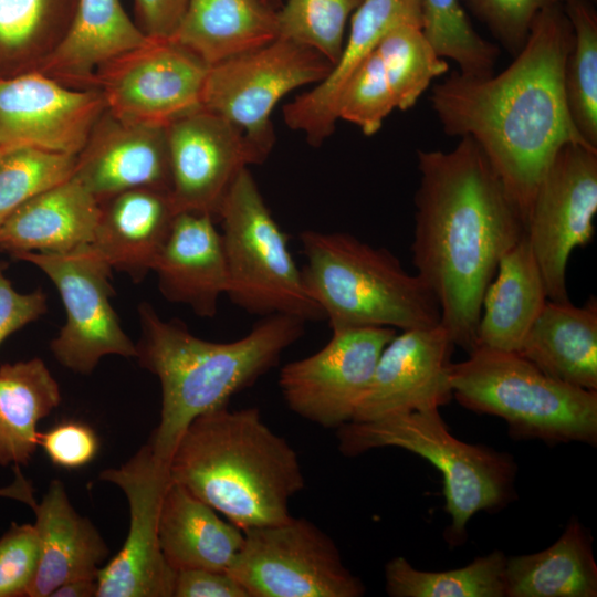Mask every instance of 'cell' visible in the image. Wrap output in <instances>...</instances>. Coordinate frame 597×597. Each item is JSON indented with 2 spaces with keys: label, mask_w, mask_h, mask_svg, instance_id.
Segmentation results:
<instances>
[{
  "label": "cell",
  "mask_w": 597,
  "mask_h": 597,
  "mask_svg": "<svg viewBox=\"0 0 597 597\" xmlns=\"http://www.w3.org/2000/svg\"><path fill=\"white\" fill-rule=\"evenodd\" d=\"M262 1L266 2L268 0H262Z\"/></svg>",
  "instance_id": "obj_49"
},
{
  "label": "cell",
  "mask_w": 597,
  "mask_h": 597,
  "mask_svg": "<svg viewBox=\"0 0 597 597\" xmlns=\"http://www.w3.org/2000/svg\"><path fill=\"white\" fill-rule=\"evenodd\" d=\"M276 38V12L262 0H188L170 39L211 66Z\"/></svg>",
  "instance_id": "obj_29"
},
{
  "label": "cell",
  "mask_w": 597,
  "mask_h": 597,
  "mask_svg": "<svg viewBox=\"0 0 597 597\" xmlns=\"http://www.w3.org/2000/svg\"><path fill=\"white\" fill-rule=\"evenodd\" d=\"M121 0H77L70 29L39 72L75 88H94L108 62L147 42Z\"/></svg>",
  "instance_id": "obj_25"
},
{
  "label": "cell",
  "mask_w": 597,
  "mask_h": 597,
  "mask_svg": "<svg viewBox=\"0 0 597 597\" xmlns=\"http://www.w3.org/2000/svg\"><path fill=\"white\" fill-rule=\"evenodd\" d=\"M421 22V0H364L350 18V29L329 73L307 93L283 107L285 124L320 146L335 129L339 94L354 71L392 27Z\"/></svg>",
  "instance_id": "obj_20"
},
{
  "label": "cell",
  "mask_w": 597,
  "mask_h": 597,
  "mask_svg": "<svg viewBox=\"0 0 597 597\" xmlns=\"http://www.w3.org/2000/svg\"><path fill=\"white\" fill-rule=\"evenodd\" d=\"M100 205V221L91 245L112 269L140 282L153 271L177 214L170 193L137 188Z\"/></svg>",
  "instance_id": "obj_23"
},
{
  "label": "cell",
  "mask_w": 597,
  "mask_h": 597,
  "mask_svg": "<svg viewBox=\"0 0 597 597\" xmlns=\"http://www.w3.org/2000/svg\"><path fill=\"white\" fill-rule=\"evenodd\" d=\"M421 22L436 52L454 61L461 74L486 76L494 73L500 51L476 33L460 0H421Z\"/></svg>",
  "instance_id": "obj_36"
},
{
  "label": "cell",
  "mask_w": 597,
  "mask_h": 597,
  "mask_svg": "<svg viewBox=\"0 0 597 597\" xmlns=\"http://www.w3.org/2000/svg\"><path fill=\"white\" fill-rule=\"evenodd\" d=\"M452 363L453 397L502 418L511 436L547 443L597 442V391L556 380L516 352L476 346Z\"/></svg>",
  "instance_id": "obj_6"
},
{
  "label": "cell",
  "mask_w": 597,
  "mask_h": 597,
  "mask_svg": "<svg viewBox=\"0 0 597 597\" xmlns=\"http://www.w3.org/2000/svg\"><path fill=\"white\" fill-rule=\"evenodd\" d=\"M170 479L245 532L287 521L305 485L296 451L251 407L193 419L169 464Z\"/></svg>",
  "instance_id": "obj_4"
},
{
  "label": "cell",
  "mask_w": 597,
  "mask_h": 597,
  "mask_svg": "<svg viewBox=\"0 0 597 597\" xmlns=\"http://www.w3.org/2000/svg\"><path fill=\"white\" fill-rule=\"evenodd\" d=\"M228 570L250 597H360L363 582L334 541L311 521L291 516L248 530Z\"/></svg>",
  "instance_id": "obj_10"
},
{
  "label": "cell",
  "mask_w": 597,
  "mask_h": 597,
  "mask_svg": "<svg viewBox=\"0 0 597 597\" xmlns=\"http://www.w3.org/2000/svg\"><path fill=\"white\" fill-rule=\"evenodd\" d=\"M13 480L0 486V499H9L21 502L31 509L36 504L34 488L29 479L24 476L20 467H13Z\"/></svg>",
  "instance_id": "obj_46"
},
{
  "label": "cell",
  "mask_w": 597,
  "mask_h": 597,
  "mask_svg": "<svg viewBox=\"0 0 597 597\" xmlns=\"http://www.w3.org/2000/svg\"><path fill=\"white\" fill-rule=\"evenodd\" d=\"M172 597H250L229 573L203 568L176 572Z\"/></svg>",
  "instance_id": "obj_44"
},
{
  "label": "cell",
  "mask_w": 597,
  "mask_h": 597,
  "mask_svg": "<svg viewBox=\"0 0 597 597\" xmlns=\"http://www.w3.org/2000/svg\"><path fill=\"white\" fill-rule=\"evenodd\" d=\"M125 494L129 509L127 537L119 552L102 566L96 597H172L176 570L159 544V516L171 481L168 464L145 443L126 462L101 472Z\"/></svg>",
  "instance_id": "obj_13"
},
{
  "label": "cell",
  "mask_w": 597,
  "mask_h": 597,
  "mask_svg": "<svg viewBox=\"0 0 597 597\" xmlns=\"http://www.w3.org/2000/svg\"><path fill=\"white\" fill-rule=\"evenodd\" d=\"M72 178L100 203L137 188L170 193L166 126L124 121L105 111L76 155Z\"/></svg>",
  "instance_id": "obj_19"
},
{
  "label": "cell",
  "mask_w": 597,
  "mask_h": 597,
  "mask_svg": "<svg viewBox=\"0 0 597 597\" xmlns=\"http://www.w3.org/2000/svg\"><path fill=\"white\" fill-rule=\"evenodd\" d=\"M170 198L178 212L218 218L222 200L238 174L263 163L241 129L200 107L166 126Z\"/></svg>",
  "instance_id": "obj_16"
},
{
  "label": "cell",
  "mask_w": 597,
  "mask_h": 597,
  "mask_svg": "<svg viewBox=\"0 0 597 597\" xmlns=\"http://www.w3.org/2000/svg\"><path fill=\"white\" fill-rule=\"evenodd\" d=\"M454 347L442 324L396 334L383 349L352 421L447 405L453 398L450 371Z\"/></svg>",
  "instance_id": "obj_18"
},
{
  "label": "cell",
  "mask_w": 597,
  "mask_h": 597,
  "mask_svg": "<svg viewBox=\"0 0 597 597\" xmlns=\"http://www.w3.org/2000/svg\"><path fill=\"white\" fill-rule=\"evenodd\" d=\"M100 216L96 198L71 178L8 216L0 224V249L14 256L69 252L93 242Z\"/></svg>",
  "instance_id": "obj_24"
},
{
  "label": "cell",
  "mask_w": 597,
  "mask_h": 597,
  "mask_svg": "<svg viewBox=\"0 0 597 597\" xmlns=\"http://www.w3.org/2000/svg\"><path fill=\"white\" fill-rule=\"evenodd\" d=\"M375 50L400 111L412 107L432 81L449 71V63L436 52L420 23L392 27Z\"/></svg>",
  "instance_id": "obj_35"
},
{
  "label": "cell",
  "mask_w": 597,
  "mask_h": 597,
  "mask_svg": "<svg viewBox=\"0 0 597 597\" xmlns=\"http://www.w3.org/2000/svg\"><path fill=\"white\" fill-rule=\"evenodd\" d=\"M339 451L356 457L367 451L397 447L428 460L442 474L447 530L452 545L461 544L471 517L505 504L515 476L513 459L484 446L457 439L439 409L392 415L371 421H349L337 428Z\"/></svg>",
  "instance_id": "obj_7"
},
{
  "label": "cell",
  "mask_w": 597,
  "mask_h": 597,
  "mask_svg": "<svg viewBox=\"0 0 597 597\" xmlns=\"http://www.w3.org/2000/svg\"><path fill=\"white\" fill-rule=\"evenodd\" d=\"M417 157L412 264L434 294L453 343L470 353L484 292L501 258L523 238L524 221L472 138Z\"/></svg>",
  "instance_id": "obj_2"
},
{
  "label": "cell",
  "mask_w": 597,
  "mask_h": 597,
  "mask_svg": "<svg viewBox=\"0 0 597 597\" xmlns=\"http://www.w3.org/2000/svg\"><path fill=\"white\" fill-rule=\"evenodd\" d=\"M331 69L315 50L276 38L209 66L202 107L241 129L264 161L274 145L271 114L276 104L291 91L321 82Z\"/></svg>",
  "instance_id": "obj_9"
},
{
  "label": "cell",
  "mask_w": 597,
  "mask_h": 597,
  "mask_svg": "<svg viewBox=\"0 0 597 597\" xmlns=\"http://www.w3.org/2000/svg\"><path fill=\"white\" fill-rule=\"evenodd\" d=\"M596 213L597 148L567 144L540 181L524 223L548 300L569 301L568 260L591 241Z\"/></svg>",
  "instance_id": "obj_12"
},
{
  "label": "cell",
  "mask_w": 597,
  "mask_h": 597,
  "mask_svg": "<svg viewBox=\"0 0 597 597\" xmlns=\"http://www.w3.org/2000/svg\"><path fill=\"white\" fill-rule=\"evenodd\" d=\"M61 402L41 358L0 366V465H27L39 447L38 423Z\"/></svg>",
  "instance_id": "obj_31"
},
{
  "label": "cell",
  "mask_w": 597,
  "mask_h": 597,
  "mask_svg": "<svg viewBox=\"0 0 597 597\" xmlns=\"http://www.w3.org/2000/svg\"><path fill=\"white\" fill-rule=\"evenodd\" d=\"M1 154H2V150L0 149V156H1Z\"/></svg>",
  "instance_id": "obj_48"
},
{
  "label": "cell",
  "mask_w": 597,
  "mask_h": 597,
  "mask_svg": "<svg viewBox=\"0 0 597 597\" xmlns=\"http://www.w3.org/2000/svg\"><path fill=\"white\" fill-rule=\"evenodd\" d=\"M209 214L178 212L153 271L167 301L212 317L228 291V269L221 233Z\"/></svg>",
  "instance_id": "obj_21"
},
{
  "label": "cell",
  "mask_w": 597,
  "mask_h": 597,
  "mask_svg": "<svg viewBox=\"0 0 597 597\" xmlns=\"http://www.w3.org/2000/svg\"><path fill=\"white\" fill-rule=\"evenodd\" d=\"M564 9L573 29L564 67L566 102L580 135L597 147V14L589 0H569Z\"/></svg>",
  "instance_id": "obj_34"
},
{
  "label": "cell",
  "mask_w": 597,
  "mask_h": 597,
  "mask_svg": "<svg viewBox=\"0 0 597 597\" xmlns=\"http://www.w3.org/2000/svg\"><path fill=\"white\" fill-rule=\"evenodd\" d=\"M39 557L34 524L12 522L0 537V597H27Z\"/></svg>",
  "instance_id": "obj_41"
},
{
  "label": "cell",
  "mask_w": 597,
  "mask_h": 597,
  "mask_svg": "<svg viewBox=\"0 0 597 597\" xmlns=\"http://www.w3.org/2000/svg\"><path fill=\"white\" fill-rule=\"evenodd\" d=\"M364 0H286L276 12L277 38L311 48L333 66L338 60L348 20Z\"/></svg>",
  "instance_id": "obj_38"
},
{
  "label": "cell",
  "mask_w": 597,
  "mask_h": 597,
  "mask_svg": "<svg viewBox=\"0 0 597 597\" xmlns=\"http://www.w3.org/2000/svg\"><path fill=\"white\" fill-rule=\"evenodd\" d=\"M7 264L0 262V345L12 333L46 312V296L41 289L20 293L6 276Z\"/></svg>",
  "instance_id": "obj_43"
},
{
  "label": "cell",
  "mask_w": 597,
  "mask_h": 597,
  "mask_svg": "<svg viewBox=\"0 0 597 597\" xmlns=\"http://www.w3.org/2000/svg\"><path fill=\"white\" fill-rule=\"evenodd\" d=\"M572 41L564 6L547 8L505 70L486 76L452 72L432 87L430 102L444 133L480 146L524 223L557 151L567 144L594 147L576 128L566 102L564 67Z\"/></svg>",
  "instance_id": "obj_1"
},
{
  "label": "cell",
  "mask_w": 597,
  "mask_h": 597,
  "mask_svg": "<svg viewBox=\"0 0 597 597\" xmlns=\"http://www.w3.org/2000/svg\"><path fill=\"white\" fill-rule=\"evenodd\" d=\"M470 10L489 28L513 55L524 45L536 15L569 0H464Z\"/></svg>",
  "instance_id": "obj_40"
},
{
  "label": "cell",
  "mask_w": 597,
  "mask_h": 597,
  "mask_svg": "<svg viewBox=\"0 0 597 597\" xmlns=\"http://www.w3.org/2000/svg\"><path fill=\"white\" fill-rule=\"evenodd\" d=\"M332 332L318 352L282 367L279 386L294 413L321 427L337 429L353 420L378 358L396 329L354 327Z\"/></svg>",
  "instance_id": "obj_15"
},
{
  "label": "cell",
  "mask_w": 597,
  "mask_h": 597,
  "mask_svg": "<svg viewBox=\"0 0 597 597\" xmlns=\"http://www.w3.org/2000/svg\"><path fill=\"white\" fill-rule=\"evenodd\" d=\"M547 300L542 273L524 233L501 258L484 292L476 346L517 353Z\"/></svg>",
  "instance_id": "obj_28"
},
{
  "label": "cell",
  "mask_w": 597,
  "mask_h": 597,
  "mask_svg": "<svg viewBox=\"0 0 597 597\" xmlns=\"http://www.w3.org/2000/svg\"><path fill=\"white\" fill-rule=\"evenodd\" d=\"M208 70L209 65L174 40L149 38L101 67L94 88L114 116L167 126L202 107Z\"/></svg>",
  "instance_id": "obj_14"
},
{
  "label": "cell",
  "mask_w": 597,
  "mask_h": 597,
  "mask_svg": "<svg viewBox=\"0 0 597 597\" xmlns=\"http://www.w3.org/2000/svg\"><path fill=\"white\" fill-rule=\"evenodd\" d=\"M105 111L97 88L66 86L41 72L0 80V149L76 156Z\"/></svg>",
  "instance_id": "obj_17"
},
{
  "label": "cell",
  "mask_w": 597,
  "mask_h": 597,
  "mask_svg": "<svg viewBox=\"0 0 597 597\" xmlns=\"http://www.w3.org/2000/svg\"><path fill=\"white\" fill-rule=\"evenodd\" d=\"M394 108L391 90L374 50L345 83L337 101V118L356 125L370 136L381 128Z\"/></svg>",
  "instance_id": "obj_39"
},
{
  "label": "cell",
  "mask_w": 597,
  "mask_h": 597,
  "mask_svg": "<svg viewBox=\"0 0 597 597\" xmlns=\"http://www.w3.org/2000/svg\"><path fill=\"white\" fill-rule=\"evenodd\" d=\"M597 564L591 538L573 519L549 547L506 557L504 597H596Z\"/></svg>",
  "instance_id": "obj_30"
},
{
  "label": "cell",
  "mask_w": 597,
  "mask_h": 597,
  "mask_svg": "<svg viewBox=\"0 0 597 597\" xmlns=\"http://www.w3.org/2000/svg\"><path fill=\"white\" fill-rule=\"evenodd\" d=\"M305 289L332 329L441 324L439 303L417 275L389 250L352 234L306 230L300 234Z\"/></svg>",
  "instance_id": "obj_5"
},
{
  "label": "cell",
  "mask_w": 597,
  "mask_h": 597,
  "mask_svg": "<svg viewBox=\"0 0 597 597\" xmlns=\"http://www.w3.org/2000/svg\"><path fill=\"white\" fill-rule=\"evenodd\" d=\"M517 353L556 380L597 391V300H547Z\"/></svg>",
  "instance_id": "obj_26"
},
{
  "label": "cell",
  "mask_w": 597,
  "mask_h": 597,
  "mask_svg": "<svg viewBox=\"0 0 597 597\" xmlns=\"http://www.w3.org/2000/svg\"><path fill=\"white\" fill-rule=\"evenodd\" d=\"M230 300L251 314L324 317L248 167L232 181L218 212Z\"/></svg>",
  "instance_id": "obj_8"
},
{
  "label": "cell",
  "mask_w": 597,
  "mask_h": 597,
  "mask_svg": "<svg viewBox=\"0 0 597 597\" xmlns=\"http://www.w3.org/2000/svg\"><path fill=\"white\" fill-rule=\"evenodd\" d=\"M76 156L31 147L2 151L0 156V224L30 199L70 180Z\"/></svg>",
  "instance_id": "obj_37"
},
{
  "label": "cell",
  "mask_w": 597,
  "mask_h": 597,
  "mask_svg": "<svg viewBox=\"0 0 597 597\" xmlns=\"http://www.w3.org/2000/svg\"><path fill=\"white\" fill-rule=\"evenodd\" d=\"M97 580L77 579L57 587L50 597H96Z\"/></svg>",
  "instance_id": "obj_47"
},
{
  "label": "cell",
  "mask_w": 597,
  "mask_h": 597,
  "mask_svg": "<svg viewBox=\"0 0 597 597\" xmlns=\"http://www.w3.org/2000/svg\"><path fill=\"white\" fill-rule=\"evenodd\" d=\"M15 258L43 271L60 293L65 323L50 349L62 366L88 375L105 356L136 357V345L111 303L113 269L91 244L63 253L28 252Z\"/></svg>",
  "instance_id": "obj_11"
},
{
  "label": "cell",
  "mask_w": 597,
  "mask_h": 597,
  "mask_svg": "<svg viewBox=\"0 0 597 597\" xmlns=\"http://www.w3.org/2000/svg\"><path fill=\"white\" fill-rule=\"evenodd\" d=\"M77 0H0V80L39 72L65 38Z\"/></svg>",
  "instance_id": "obj_32"
},
{
  "label": "cell",
  "mask_w": 597,
  "mask_h": 597,
  "mask_svg": "<svg viewBox=\"0 0 597 597\" xmlns=\"http://www.w3.org/2000/svg\"><path fill=\"white\" fill-rule=\"evenodd\" d=\"M39 447L54 465L72 470L93 461L98 451V438L86 423L64 421L40 432Z\"/></svg>",
  "instance_id": "obj_42"
},
{
  "label": "cell",
  "mask_w": 597,
  "mask_h": 597,
  "mask_svg": "<svg viewBox=\"0 0 597 597\" xmlns=\"http://www.w3.org/2000/svg\"><path fill=\"white\" fill-rule=\"evenodd\" d=\"M188 0H134L138 27L149 38L170 39Z\"/></svg>",
  "instance_id": "obj_45"
},
{
  "label": "cell",
  "mask_w": 597,
  "mask_h": 597,
  "mask_svg": "<svg viewBox=\"0 0 597 597\" xmlns=\"http://www.w3.org/2000/svg\"><path fill=\"white\" fill-rule=\"evenodd\" d=\"M138 315L136 358L161 388L160 419L148 443L166 464L190 422L226 407L233 395L274 367L302 337L306 323L293 315H268L245 336L219 343L195 336L180 322L163 320L146 302L138 306Z\"/></svg>",
  "instance_id": "obj_3"
},
{
  "label": "cell",
  "mask_w": 597,
  "mask_h": 597,
  "mask_svg": "<svg viewBox=\"0 0 597 597\" xmlns=\"http://www.w3.org/2000/svg\"><path fill=\"white\" fill-rule=\"evenodd\" d=\"M158 532L163 555L176 572H228L244 541L243 531L172 480L164 495Z\"/></svg>",
  "instance_id": "obj_27"
},
{
  "label": "cell",
  "mask_w": 597,
  "mask_h": 597,
  "mask_svg": "<svg viewBox=\"0 0 597 597\" xmlns=\"http://www.w3.org/2000/svg\"><path fill=\"white\" fill-rule=\"evenodd\" d=\"M506 556L494 549L467 566L426 572L397 556L385 566L386 591L391 597H504Z\"/></svg>",
  "instance_id": "obj_33"
},
{
  "label": "cell",
  "mask_w": 597,
  "mask_h": 597,
  "mask_svg": "<svg viewBox=\"0 0 597 597\" xmlns=\"http://www.w3.org/2000/svg\"><path fill=\"white\" fill-rule=\"evenodd\" d=\"M32 510L40 557L27 597H49L72 580H97L108 547L95 525L73 507L62 481L52 480Z\"/></svg>",
  "instance_id": "obj_22"
}]
</instances>
